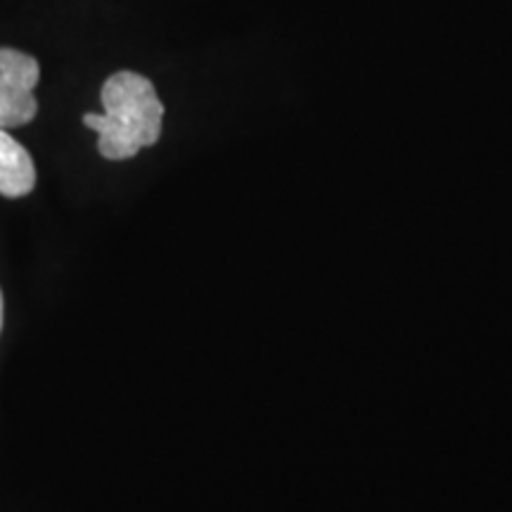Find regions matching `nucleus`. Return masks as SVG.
<instances>
[{"label":"nucleus","instance_id":"obj_1","mask_svg":"<svg viewBox=\"0 0 512 512\" xmlns=\"http://www.w3.org/2000/svg\"><path fill=\"white\" fill-rule=\"evenodd\" d=\"M102 114H83V124L98 133V152L112 162L133 159L162 136L164 105L155 83L138 72H117L102 86Z\"/></svg>","mask_w":512,"mask_h":512},{"label":"nucleus","instance_id":"obj_2","mask_svg":"<svg viewBox=\"0 0 512 512\" xmlns=\"http://www.w3.org/2000/svg\"><path fill=\"white\" fill-rule=\"evenodd\" d=\"M38 81L41 67L36 57L15 48H0V128L10 131L36 119Z\"/></svg>","mask_w":512,"mask_h":512},{"label":"nucleus","instance_id":"obj_3","mask_svg":"<svg viewBox=\"0 0 512 512\" xmlns=\"http://www.w3.org/2000/svg\"><path fill=\"white\" fill-rule=\"evenodd\" d=\"M36 188V166L29 150L0 128V195L8 200L27 197Z\"/></svg>","mask_w":512,"mask_h":512},{"label":"nucleus","instance_id":"obj_4","mask_svg":"<svg viewBox=\"0 0 512 512\" xmlns=\"http://www.w3.org/2000/svg\"><path fill=\"white\" fill-rule=\"evenodd\" d=\"M0 330H3V292H0Z\"/></svg>","mask_w":512,"mask_h":512}]
</instances>
